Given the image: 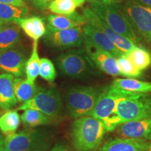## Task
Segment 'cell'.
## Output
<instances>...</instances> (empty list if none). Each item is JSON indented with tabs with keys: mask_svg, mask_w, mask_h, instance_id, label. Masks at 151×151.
Masks as SVG:
<instances>
[{
	"mask_svg": "<svg viewBox=\"0 0 151 151\" xmlns=\"http://www.w3.org/2000/svg\"><path fill=\"white\" fill-rule=\"evenodd\" d=\"M106 132V126L102 120L90 116L80 117L71 124V143L77 151L94 150L101 144Z\"/></svg>",
	"mask_w": 151,
	"mask_h": 151,
	"instance_id": "6da1fadb",
	"label": "cell"
},
{
	"mask_svg": "<svg viewBox=\"0 0 151 151\" xmlns=\"http://www.w3.org/2000/svg\"><path fill=\"white\" fill-rule=\"evenodd\" d=\"M137 94L118 89L110 85L100 92L95 105L88 116L102 120L108 132L112 131L121 124L120 119L116 114L118 103Z\"/></svg>",
	"mask_w": 151,
	"mask_h": 151,
	"instance_id": "7a4b0ae2",
	"label": "cell"
},
{
	"mask_svg": "<svg viewBox=\"0 0 151 151\" xmlns=\"http://www.w3.org/2000/svg\"><path fill=\"white\" fill-rule=\"evenodd\" d=\"M90 8L97 14L107 25L124 37L139 44L136 32L125 14H124L113 4H106L98 0H93L90 3Z\"/></svg>",
	"mask_w": 151,
	"mask_h": 151,
	"instance_id": "3957f363",
	"label": "cell"
},
{
	"mask_svg": "<svg viewBox=\"0 0 151 151\" xmlns=\"http://www.w3.org/2000/svg\"><path fill=\"white\" fill-rule=\"evenodd\" d=\"M100 90L95 87L76 86L69 88L65 94V103L72 118L88 116L93 109Z\"/></svg>",
	"mask_w": 151,
	"mask_h": 151,
	"instance_id": "277c9868",
	"label": "cell"
},
{
	"mask_svg": "<svg viewBox=\"0 0 151 151\" xmlns=\"http://www.w3.org/2000/svg\"><path fill=\"white\" fill-rule=\"evenodd\" d=\"M50 136L41 130L27 129L5 138L6 151H49Z\"/></svg>",
	"mask_w": 151,
	"mask_h": 151,
	"instance_id": "5b68a950",
	"label": "cell"
},
{
	"mask_svg": "<svg viewBox=\"0 0 151 151\" xmlns=\"http://www.w3.org/2000/svg\"><path fill=\"white\" fill-rule=\"evenodd\" d=\"M28 109L40 111L51 122L57 121L61 117L62 110L59 92L54 88L39 89L32 98L20 106L18 110L24 111Z\"/></svg>",
	"mask_w": 151,
	"mask_h": 151,
	"instance_id": "8992f818",
	"label": "cell"
},
{
	"mask_svg": "<svg viewBox=\"0 0 151 151\" xmlns=\"http://www.w3.org/2000/svg\"><path fill=\"white\" fill-rule=\"evenodd\" d=\"M116 114L121 123L151 118V94L138 93L122 100L117 106Z\"/></svg>",
	"mask_w": 151,
	"mask_h": 151,
	"instance_id": "52a82bcc",
	"label": "cell"
},
{
	"mask_svg": "<svg viewBox=\"0 0 151 151\" xmlns=\"http://www.w3.org/2000/svg\"><path fill=\"white\" fill-rule=\"evenodd\" d=\"M57 65L64 75L71 78L83 76L92 67L91 60L86 50H71L57 58Z\"/></svg>",
	"mask_w": 151,
	"mask_h": 151,
	"instance_id": "ba28073f",
	"label": "cell"
},
{
	"mask_svg": "<svg viewBox=\"0 0 151 151\" xmlns=\"http://www.w3.org/2000/svg\"><path fill=\"white\" fill-rule=\"evenodd\" d=\"M124 11L133 28L151 45V9L135 0H129L124 5Z\"/></svg>",
	"mask_w": 151,
	"mask_h": 151,
	"instance_id": "9c48e42d",
	"label": "cell"
},
{
	"mask_svg": "<svg viewBox=\"0 0 151 151\" xmlns=\"http://www.w3.org/2000/svg\"><path fill=\"white\" fill-rule=\"evenodd\" d=\"M83 16L85 17L87 22L102 32L123 53L128 54L137 46L134 41L117 33L112 28L107 25L97 14H94L90 7H86L83 9Z\"/></svg>",
	"mask_w": 151,
	"mask_h": 151,
	"instance_id": "30bf717a",
	"label": "cell"
},
{
	"mask_svg": "<svg viewBox=\"0 0 151 151\" xmlns=\"http://www.w3.org/2000/svg\"><path fill=\"white\" fill-rule=\"evenodd\" d=\"M44 37L46 42L58 48L79 47L85 43V35L82 26L59 31L47 29Z\"/></svg>",
	"mask_w": 151,
	"mask_h": 151,
	"instance_id": "8fae6325",
	"label": "cell"
},
{
	"mask_svg": "<svg viewBox=\"0 0 151 151\" xmlns=\"http://www.w3.org/2000/svg\"><path fill=\"white\" fill-rule=\"evenodd\" d=\"M86 52L91 61L103 72L112 76L120 75L117 64V58L85 40Z\"/></svg>",
	"mask_w": 151,
	"mask_h": 151,
	"instance_id": "7c38bea8",
	"label": "cell"
},
{
	"mask_svg": "<svg viewBox=\"0 0 151 151\" xmlns=\"http://www.w3.org/2000/svg\"><path fill=\"white\" fill-rule=\"evenodd\" d=\"M26 58L23 52L12 48L0 52V71L20 78L24 73Z\"/></svg>",
	"mask_w": 151,
	"mask_h": 151,
	"instance_id": "4fadbf2b",
	"label": "cell"
},
{
	"mask_svg": "<svg viewBox=\"0 0 151 151\" xmlns=\"http://www.w3.org/2000/svg\"><path fill=\"white\" fill-rule=\"evenodd\" d=\"M116 128L122 138L144 141L151 140V118L122 122Z\"/></svg>",
	"mask_w": 151,
	"mask_h": 151,
	"instance_id": "5bb4252c",
	"label": "cell"
},
{
	"mask_svg": "<svg viewBox=\"0 0 151 151\" xmlns=\"http://www.w3.org/2000/svg\"><path fill=\"white\" fill-rule=\"evenodd\" d=\"M85 35V40L101 50L109 52L116 58L124 55L108 37L93 25L88 22L82 26Z\"/></svg>",
	"mask_w": 151,
	"mask_h": 151,
	"instance_id": "9a60e30c",
	"label": "cell"
},
{
	"mask_svg": "<svg viewBox=\"0 0 151 151\" xmlns=\"http://www.w3.org/2000/svg\"><path fill=\"white\" fill-rule=\"evenodd\" d=\"M47 22L46 28L50 31H59L81 27L87 23L85 17L76 11L69 15H48Z\"/></svg>",
	"mask_w": 151,
	"mask_h": 151,
	"instance_id": "2e32d148",
	"label": "cell"
},
{
	"mask_svg": "<svg viewBox=\"0 0 151 151\" xmlns=\"http://www.w3.org/2000/svg\"><path fill=\"white\" fill-rule=\"evenodd\" d=\"M14 76L9 73L0 75V111H6L15 105L18 101L14 90Z\"/></svg>",
	"mask_w": 151,
	"mask_h": 151,
	"instance_id": "e0dca14e",
	"label": "cell"
},
{
	"mask_svg": "<svg viewBox=\"0 0 151 151\" xmlns=\"http://www.w3.org/2000/svg\"><path fill=\"white\" fill-rule=\"evenodd\" d=\"M148 141L116 138L104 143L98 151H146Z\"/></svg>",
	"mask_w": 151,
	"mask_h": 151,
	"instance_id": "ac0fdd59",
	"label": "cell"
},
{
	"mask_svg": "<svg viewBox=\"0 0 151 151\" xmlns=\"http://www.w3.org/2000/svg\"><path fill=\"white\" fill-rule=\"evenodd\" d=\"M16 24H18L19 27L34 41L39 40L45 36L47 32L44 19L39 16L21 18L18 20Z\"/></svg>",
	"mask_w": 151,
	"mask_h": 151,
	"instance_id": "d6986e66",
	"label": "cell"
},
{
	"mask_svg": "<svg viewBox=\"0 0 151 151\" xmlns=\"http://www.w3.org/2000/svg\"><path fill=\"white\" fill-rule=\"evenodd\" d=\"M111 86L118 89L135 93H151V82L135 78H116L113 81Z\"/></svg>",
	"mask_w": 151,
	"mask_h": 151,
	"instance_id": "ffe728a7",
	"label": "cell"
},
{
	"mask_svg": "<svg viewBox=\"0 0 151 151\" xmlns=\"http://www.w3.org/2000/svg\"><path fill=\"white\" fill-rule=\"evenodd\" d=\"M29 13L30 10L27 6L20 7L0 4V21L5 24L16 23L20 19L27 18Z\"/></svg>",
	"mask_w": 151,
	"mask_h": 151,
	"instance_id": "44dd1931",
	"label": "cell"
},
{
	"mask_svg": "<svg viewBox=\"0 0 151 151\" xmlns=\"http://www.w3.org/2000/svg\"><path fill=\"white\" fill-rule=\"evenodd\" d=\"M20 39V28L18 24H5L0 29V52L14 48Z\"/></svg>",
	"mask_w": 151,
	"mask_h": 151,
	"instance_id": "7402d4cb",
	"label": "cell"
},
{
	"mask_svg": "<svg viewBox=\"0 0 151 151\" xmlns=\"http://www.w3.org/2000/svg\"><path fill=\"white\" fill-rule=\"evenodd\" d=\"M14 90L18 102H25L35 95L39 88L35 83L20 78H16L14 80Z\"/></svg>",
	"mask_w": 151,
	"mask_h": 151,
	"instance_id": "603a6c76",
	"label": "cell"
},
{
	"mask_svg": "<svg viewBox=\"0 0 151 151\" xmlns=\"http://www.w3.org/2000/svg\"><path fill=\"white\" fill-rule=\"evenodd\" d=\"M18 110H8L0 116V131L6 137L14 134L20 125Z\"/></svg>",
	"mask_w": 151,
	"mask_h": 151,
	"instance_id": "cb8c5ba5",
	"label": "cell"
},
{
	"mask_svg": "<svg viewBox=\"0 0 151 151\" xmlns=\"http://www.w3.org/2000/svg\"><path fill=\"white\" fill-rule=\"evenodd\" d=\"M20 120L25 127L31 129L38 126L47 125L50 124V121L47 117L40 111L35 109H28L24 111L20 116Z\"/></svg>",
	"mask_w": 151,
	"mask_h": 151,
	"instance_id": "d4e9b609",
	"label": "cell"
},
{
	"mask_svg": "<svg viewBox=\"0 0 151 151\" xmlns=\"http://www.w3.org/2000/svg\"><path fill=\"white\" fill-rule=\"evenodd\" d=\"M40 71V58L38 53V41H34L32 45V50L31 55L25 63L24 73L26 74L27 80L34 82Z\"/></svg>",
	"mask_w": 151,
	"mask_h": 151,
	"instance_id": "484cf974",
	"label": "cell"
},
{
	"mask_svg": "<svg viewBox=\"0 0 151 151\" xmlns=\"http://www.w3.org/2000/svg\"><path fill=\"white\" fill-rule=\"evenodd\" d=\"M126 55L133 65L139 70H144L151 65L150 53L141 47L137 46L131 52Z\"/></svg>",
	"mask_w": 151,
	"mask_h": 151,
	"instance_id": "4316f807",
	"label": "cell"
},
{
	"mask_svg": "<svg viewBox=\"0 0 151 151\" xmlns=\"http://www.w3.org/2000/svg\"><path fill=\"white\" fill-rule=\"evenodd\" d=\"M117 64L120 75H122L123 76L127 78H136L140 76L142 73V71L139 70L133 65L126 54L117 58Z\"/></svg>",
	"mask_w": 151,
	"mask_h": 151,
	"instance_id": "83f0119b",
	"label": "cell"
},
{
	"mask_svg": "<svg viewBox=\"0 0 151 151\" xmlns=\"http://www.w3.org/2000/svg\"><path fill=\"white\" fill-rule=\"evenodd\" d=\"M76 7L73 0H53L48 9L55 14L69 15L75 12Z\"/></svg>",
	"mask_w": 151,
	"mask_h": 151,
	"instance_id": "f1b7e54d",
	"label": "cell"
},
{
	"mask_svg": "<svg viewBox=\"0 0 151 151\" xmlns=\"http://www.w3.org/2000/svg\"><path fill=\"white\" fill-rule=\"evenodd\" d=\"M39 76L48 82H52L55 81L57 76V72L51 60L46 58L40 59Z\"/></svg>",
	"mask_w": 151,
	"mask_h": 151,
	"instance_id": "f546056e",
	"label": "cell"
},
{
	"mask_svg": "<svg viewBox=\"0 0 151 151\" xmlns=\"http://www.w3.org/2000/svg\"><path fill=\"white\" fill-rule=\"evenodd\" d=\"M53 0H32L33 6L39 10H45Z\"/></svg>",
	"mask_w": 151,
	"mask_h": 151,
	"instance_id": "4dcf8cb0",
	"label": "cell"
},
{
	"mask_svg": "<svg viewBox=\"0 0 151 151\" xmlns=\"http://www.w3.org/2000/svg\"><path fill=\"white\" fill-rule=\"evenodd\" d=\"M0 4H11L20 7L27 6V4L22 0H0Z\"/></svg>",
	"mask_w": 151,
	"mask_h": 151,
	"instance_id": "1f68e13d",
	"label": "cell"
},
{
	"mask_svg": "<svg viewBox=\"0 0 151 151\" xmlns=\"http://www.w3.org/2000/svg\"><path fill=\"white\" fill-rule=\"evenodd\" d=\"M49 151H72L71 149L62 143H58L54 146Z\"/></svg>",
	"mask_w": 151,
	"mask_h": 151,
	"instance_id": "d6a6232c",
	"label": "cell"
},
{
	"mask_svg": "<svg viewBox=\"0 0 151 151\" xmlns=\"http://www.w3.org/2000/svg\"><path fill=\"white\" fill-rule=\"evenodd\" d=\"M135 1L143 6L151 9V0H135Z\"/></svg>",
	"mask_w": 151,
	"mask_h": 151,
	"instance_id": "836d02e7",
	"label": "cell"
},
{
	"mask_svg": "<svg viewBox=\"0 0 151 151\" xmlns=\"http://www.w3.org/2000/svg\"><path fill=\"white\" fill-rule=\"evenodd\" d=\"M0 151H6L5 148V139L0 135Z\"/></svg>",
	"mask_w": 151,
	"mask_h": 151,
	"instance_id": "e575fe53",
	"label": "cell"
},
{
	"mask_svg": "<svg viewBox=\"0 0 151 151\" xmlns=\"http://www.w3.org/2000/svg\"><path fill=\"white\" fill-rule=\"evenodd\" d=\"M73 1L75 2L76 6H81L83 4L85 1H86V0H73Z\"/></svg>",
	"mask_w": 151,
	"mask_h": 151,
	"instance_id": "d590c367",
	"label": "cell"
},
{
	"mask_svg": "<svg viewBox=\"0 0 151 151\" xmlns=\"http://www.w3.org/2000/svg\"><path fill=\"white\" fill-rule=\"evenodd\" d=\"M98 1L106 4H113L114 2H116V1H118V0H98Z\"/></svg>",
	"mask_w": 151,
	"mask_h": 151,
	"instance_id": "8d00e7d4",
	"label": "cell"
},
{
	"mask_svg": "<svg viewBox=\"0 0 151 151\" xmlns=\"http://www.w3.org/2000/svg\"><path fill=\"white\" fill-rule=\"evenodd\" d=\"M146 151H151V141H148V146H147V148H146Z\"/></svg>",
	"mask_w": 151,
	"mask_h": 151,
	"instance_id": "74e56055",
	"label": "cell"
},
{
	"mask_svg": "<svg viewBox=\"0 0 151 151\" xmlns=\"http://www.w3.org/2000/svg\"><path fill=\"white\" fill-rule=\"evenodd\" d=\"M4 25H5V24H4L2 22L0 21V29H1V28H2Z\"/></svg>",
	"mask_w": 151,
	"mask_h": 151,
	"instance_id": "f35d334b",
	"label": "cell"
},
{
	"mask_svg": "<svg viewBox=\"0 0 151 151\" xmlns=\"http://www.w3.org/2000/svg\"><path fill=\"white\" fill-rule=\"evenodd\" d=\"M22 1H24V2H25L26 4H27V3H29L30 1H32V0H22Z\"/></svg>",
	"mask_w": 151,
	"mask_h": 151,
	"instance_id": "ab89813d",
	"label": "cell"
}]
</instances>
